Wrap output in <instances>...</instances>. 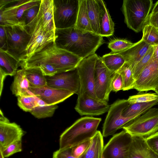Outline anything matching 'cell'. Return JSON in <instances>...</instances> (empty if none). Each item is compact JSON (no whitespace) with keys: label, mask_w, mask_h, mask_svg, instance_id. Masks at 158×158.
Wrapping results in <instances>:
<instances>
[{"label":"cell","mask_w":158,"mask_h":158,"mask_svg":"<svg viewBox=\"0 0 158 158\" xmlns=\"http://www.w3.org/2000/svg\"><path fill=\"white\" fill-rule=\"evenodd\" d=\"M54 42L58 48L83 59L95 54L104 41L94 33L82 32L71 27L56 28Z\"/></svg>","instance_id":"1"},{"label":"cell","mask_w":158,"mask_h":158,"mask_svg":"<svg viewBox=\"0 0 158 158\" xmlns=\"http://www.w3.org/2000/svg\"><path fill=\"white\" fill-rule=\"evenodd\" d=\"M83 59L74 54L57 47L53 42L41 51L21 62V68H31L38 64H50L57 73L76 69Z\"/></svg>","instance_id":"2"},{"label":"cell","mask_w":158,"mask_h":158,"mask_svg":"<svg viewBox=\"0 0 158 158\" xmlns=\"http://www.w3.org/2000/svg\"><path fill=\"white\" fill-rule=\"evenodd\" d=\"M101 120V118L89 116L77 120L60 135L59 149L71 148L92 139Z\"/></svg>","instance_id":"3"},{"label":"cell","mask_w":158,"mask_h":158,"mask_svg":"<svg viewBox=\"0 0 158 158\" xmlns=\"http://www.w3.org/2000/svg\"><path fill=\"white\" fill-rule=\"evenodd\" d=\"M152 5V0H124L122 11L127 27L136 33L142 30Z\"/></svg>","instance_id":"4"},{"label":"cell","mask_w":158,"mask_h":158,"mask_svg":"<svg viewBox=\"0 0 158 158\" xmlns=\"http://www.w3.org/2000/svg\"><path fill=\"white\" fill-rule=\"evenodd\" d=\"M25 26L31 38L26 49L25 60L42 50L55 40V32L44 29L40 11L34 19Z\"/></svg>","instance_id":"5"},{"label":"cell","mask_w":158,"mask_h":158,"mask_svg":"<svg viewBox=\"0 0 158 158\" xmlns=\"http://www.w3.org/2000/svg\"><path fill=\"white\" fill-rule=\"evenodd\" d=\"M7 50L21 62L25 59L31 35L25 26L19 24L5 27Z\"/></svg>","instance_id":"6"},{"label":"cell","mask_w":158,"mask_h":158,"mask_svg":"<svg viewBox=\"0 0 158 158\" xmlns=\"http://www.w3.org/2000/svg\"><path fill=\"white\" fill-rule=\"evenodd\" d=\"M122 128L132 136L146 138L155 133L158 131V108H152Z\"/></svg>","instance_id":"7"},{"label":"cell","mask_w":158,"mask_h":158,"mask_svg":"<svg viewBox=\"0 0 158 158\" xmlns=\"http://www.w3.org/2000/svg\"><path fill=\"white\" fill-rule=\"evenodd\" d=\"M129 104L127 100L123 99L116 100L110 105L103 124V137L113 135L118 129L141 115L123 116V112Z\"/></svg>","instance_id":"8"},{"label":"cell","mask_w":158,"mask_h":158,"mask_svg":"<svg viewBox=\"0 0 158 158\" xmlns=\"http://www.w3.org/2000/svg\"><path fill=\"white\" fill-rule=\"evenodd\" d=\"M79 0H53L56 28L74 27L78 12Z\"/></svg>","instance_id":"9"},{"label":"cell","mask_w":158,"mask_h":158,"mask_svg":"<svg viewBox=\"0 0 158 158\" xmlns=\"http://www.w3.org/2000/svg\"><path fill=\"white\" fill-rule=\"evenodd\" d=\"M98 57L95 53L83 59L77 67L80 84L78 95L85 94L98 99L95 93L94 78L95 64Z\"/></svg>","instance_id":"10"},{"label":"cell","mask_w":158,"mask_h":158,"mask_svg":"<svg viewBox=\"0 0 158 158\" xmlns=\"http://www.w3.org/2000/svg\"><path fill=\"white\" fill-rule=\"evenodd\" d=\"M133 137L123 131L110 139L103 148L104 158H127Z\"/></svg>","instance_id":"11"},{"label":"cell","mask_w":158,"mask_h":158,"mask_svg":"<svg viewBox=\"0 0 158 158\" xmlns=\"http://www.w3.org/2000/svg\"><path fill=\"white\" fill-rule=\"evenodd\" d=\"M113 73L107 69L99 57L96 62L94 78L95 93L98 100L107 102L109 101Z\"/></svg>","instance_id":"12"},{"label":"cell","mask_w":158,"mask_h":158,"mask_svg":"<svg viewBox=\"0 0 158 158\" xmlns=\"http://www.w3.org/2000/svg\"><path fill=\"white\" fill-rule=\"evenodd\" d=\"M45 77L48 86L69 91L78 95L80 84L77 68L69 71L57 73L52 77Z\"/></svg>","instance_id":"13"},{"label":"cell","mask_w":158,"mask_h":158,"mask_svg":"<svg viewBox=\"0 0 158 158\" xmlns=\"http://www.w3.org/2000/svg\"><path fill=\"white\" fill-rule=\"evenodd\" d=\"M107 102L92 98L86 94L78 95L75 109L81 115L97 116L108 112Z\"/></svg>","instance_id":"14"},{"label":"cell","mask_w":158,"mask_h":158,"mask_svg":"<svg viewBox=\"0 0 158 158\" xmlns=\"http://www.w3.org/2000/svg\"><path fill=\"white\" fill-rule=\"evenodd\" d=\"M158 88V62L152 58L135 80L133 89L139 92L155 90Z\"/></svg>","instance_id":"15"},{"label":"cell","mask_w":158,"mask_h":158,"mask_svg":"<svg viewBox=\"0 0 158 158\" xmlns=\"http://www.w3.org/2000/svg\"><path fill=\"white\" fill-rule=\"evenodd\" d=\"M30 91L49 105L62 102L74 94L70 91L54 88L47 85L40 87L30 86Z\"/></svg>","instance_id":"16"},{"label":"cell","mask_w":158,"mask_h":158,"mask_svg":"<svg viewBox=\"0 0 158 158\" xmlns=\"http://www.w3.org/2000/svg\"><path fill=\"white\" fill-rule=\"evenodd\" d=\"M24 134L20 126L15 123L0 122V150L15 141L22 140Z\"/></svg>","instance_id":"17"},{"label":"cell","mask_w":158,"mask_h":158,"mask_svg":"<svg viewBox=\"0 0 158 158\" xmlns=\"http://www.w3.org/2000/svg\"><path fill=\"white\" fill-rule=\"evenodd\" d=\"M151 46L142 39L127 49L118 53L124 58L125 62L130 67L132 71L137 63L146 54Z\"/></svg>","instance_id":"18"},{"label":"cell","mask_w":158,"mask_h":158,"mask_svg":"<svg viewBox=\"0 0 158 158\" xmlns=\"http://www.w3.org/2000/svg\"><path fill=\"white\" fill-rule=\"evenodd\" d=\"M127 158H158L147 144L145 138L132 136Z\"/></svg>","instance_id":"19"},{"label":"cell","mask_w":158,"mask_h":158,"mask_svg":"<svg viewBox=\"0 0 158 158\" xmlns=\"http://www.w3.org/2000/svg\"><path fill=\"white\" fill-rule=\"evenodd\" d=\"M99 8L100 35L108 37L113 35L114 25L103 1L97 0Z\"/></svg>","instance_id":"20"},{"label":"cell","mask_w":158,"mask_h":158,"mask_svg":"<svg viewBox=\"0 0 158 158\" xmlns=\"http://www.w3.org/2000/svg\"><path fill=\"white\" fill-rule=\"evenodd\" d=\"M30 84L25 75V69L22 68L18 70L14 76L10 87L12 94L17 97L30 94Z\"/></svg>","instance_id":"21"},{"label":"cell","mask_w":158,"mask_h":158,"mask_svg":"<svg viewBox=\"0 0 158 158\" xmlns=\"http://www.w3.org/2000/svg\"><path fill=\"white\" fill-rule=\"evenodd\" d=\"M23 0H16L11 4L0 9V26L4 27L19 24L17 18L18 9Z\"/></svg>","instance_id":"22"},{"label":"cell","mask_w":158,"mask_h":158,"mask_svg":"<svg viewBox=\"0 0 158 158\" xmlns=\"http://www.w3.org/2000/svg\"><path fill=\"white\" fill-rule=\"evenodd\" d=\"M39 11L44 29L55 32L53 0H41Z\"/></svg>","instance_id":"23"},{"label":"cell","mask_w":158,"mask_h":158,"mask_svg":"<svg viewBox=\"0 0 158 158\" xmlns=\"http://www.w3.org/2000/svg\"><path fill=\"white\" fill-rule=\"evenodd\" d=\"M21 61L7 50L0 49V70L7 76H14L21 66Z\"/></svg>","instance_id":"24"},{"label":"cell","mask_w":158,"mask_h":158,"mask_svg":"<svg viewBox=\"0 0 158 158\" xmlns=\"http://www.w3.org/2000/svg\"><path fill=\"white\" fill-rule=\"evenodd\" d=\"M74 28L82 32L94 33L88 16L87 0H79L78 12Z\"/></svg>","instance_id":"25"},{"label":"cell","mask_w":158,"mask_h":158,"mask_svg":"<svg viewBox=\"0 0 158 158\" xmlns=\"http://www.w3.org/2000/svg\"><path fill=\"white\" fill-rule=\"evenodd\" d=\"M103 136L97 131L91 139L90 144L85 152L79 158H102L103 146Z\"/></svg>","instance_id":"26"},{"label":"cell","mask_w":158,"mask_h":158,"mask_svg":"<svg viewBox=\"0 0 158 158\" xmlns=\"http://www.w3.org/2000/svg\"><path fill=\"white\" fill-rule=\"evenodd\" d=\"M88 16L94 33L100 35L99 8L97 0H87Z\"/></svg>","instance_id":"27"},{"label":"cell","mask_w":158,"mask_h":158,"mask_svg":"<svg viewBox=\"0 0 158 158\" xmlns=\"http://www.w3.org/2000/svg\"><path fill=\"white\" fill-rule=\"evenodd\" d=\"M37 104L30 113L35 117L41 119L52 116L58 106L49 105L36 96Z\"/></svg>","instance_id":"28"},{"label":"cell","mask_w":158,"mask_h":158,"mask_svg":"<svg viewBox=\"0 0 158 158\" xmlns=\"http://www.w3.org/2000/svg\"><path fill=\"white\" fill-rule=\"evenodd\" d=\"M100 58L107 69L113 73L118 71L125 62L124 58L121 55L111 52Z\"/></svg>","instance_id":"29"},{"label":"cell","mask_w":158,"mask_h":158,"mask_svg":"<svg viewBox=\"0 0 158 158\" xmlns=\"http://www.w3.org/2000/svg\"><path fill=\"white\" fill-rule=\"evenodd\" d=\"M158 104V100L145 103L129 104L123 111L124 117H129L137 114H144L153 106Z\"/></svg>","instance_id":"30"},{"label":"cell","mask_w":158,"mask_h":158,"mask_svg":"<svg viewBox=\"0 0 158 158\" xmlns=\"http://www.w3.org/2000/svg\"><path fill=\"white\" fill-rule=\"evenodd\" d=\"M24 69L26 77L29 81L31 86L40 87L47 85L45 76L39 69Z\"/></svg>","instance_id":"31"},{"label":"cell","mask_w":158,"mask_h":158,"mask_svg":"<svg viewBox=\"0 0 158 158\" xmlns=\"http://www.w3.org/2000/svg\"><path fill=\"white\" fill-rule=\"evenodd\" d=\"M121 76L123 83V91L133 89L135 80L132 70L129 65L126 62L116 72Z\"/></svg>","instance_id":"32"},{"label":"cell","mask_w":158,"mask_h":158,"mask_svg":"<svg viewBox=\"0 0 158 158\" xmlns=\"http://www.w3.org/2000/svg\"><path fill=\"white\" fill-rule=\"evenodd\" d=\"M142 39L151 46L158 44V30L149 23L146 24L143 30Z\"/></svg>","instance_id":"33"},{"label":"cell","mask_w":158,"mask_h":158,"mask_svg":"<svg viewBox=\"0 0 158 158\" xmlns=\"http://www.w3.org/2000/svg\"><path fill=\"white\" fill-rule=\"evenodd\" d=\"M17 97L18 105L24 111L30 113L36 105V96L31 92L30 94Z\"/></svg>","instance_id":"34"},{"label":"cell","mask_w":158,"mask_h":158,"mask_svg":"<svg viewBox=\"0 0 158 158\" xmlns=\"http://www.w3.org/2000/svg\"><path fill=\"white\" fill-rule=\"evenodd\" d=\"M153 52V46H151L146 54L137 63L132 69L133 75L135 80L151 61L152 57Z\"/></svg>","instance_id":"35"},{"label":"cell","mask_w":158,"mask_h":158,"mask_svg":"<svg viewBox=\"0 0 158 158\" xmlns=\"http://www.w3.org/2000/svg\"><path fill=\"white\" fill-rule=\"evenodd\" d=\"M158 100L156 93H140L130 96L127 99L130 104L145 103Z\"/></svg>","instance_id":"36"},{"label":"cell","mask_w":158,"mask_h":158,"mask_svg":"<svg viewBox=\"0 0 158 158\" xmlns=\"http://www.w3.org/2000/svg\"><path fill=\"white\" fill-rule=\"evenodd\" d=\"M133 44L126 39L117 38L111 40L108 46L112 52L118 53L127 49Z\"/></svg>","instance_id":"37"},{"label":"cell","mask_w":158,"mask_h":158,"mask_svg":"<svg viewBox=\"0 0 158 158\" xmlns=\"http://www.w3.org/2000/svg\"><path fill=\"white\" fill-rule=\"evenodd\" d=\"M40 3L41 2L25 10L23 15L19 24L25 26L31 22L39 13Z\"/></svg>","instance_id":"38"},{"label":"cell","mask_w":158,"mask_h":158,"mask_svg":"<svg viewBox=\"0 0 158 158\" xmlns=\"http://www.w3.org/2000/svg\"><path fill=\"white\" fill-rule=\"evenodd\" d=\"M22 151V140H19L12 143L2 150H0V152L4 158H7Z\"/></svg>","instance_id":"39"},{"label":"cell","mask_w":158,"mask_h":158,"mask_svg":"<svg viewBox=\"0 0 158 158\" xmlns=\"http://www.w3.org/2000/svg\"><path fill=\"white\" fill-rule=\"evenodd\" d=\"M41 0H23V3L19 7L17 12V18L19 22L24 12L40 3Z\"/></svg>","instance_id":"40"},{"label":"cell","mask_w":158,"mask_h":158,"mask_svg":"<svg viewBox=\"0 0 158 158\" xmlns=\"http://www.w3.org/2000/svg\"><path fill=\"white\" fill-rule=\"evenodd\" d=\"M91 139L72 148L73 155L76 158H79L81 156L89 147L91 142Z\"/></svg>","instance_id":"41"},{"label":"cell","mask_w":158,"mask_h":158,"mask_svg":"<svg viewBox=\"0 0 158 158\" xmlns=\"http://www.w3.org/2000/svg\"><path fill=\"white\" fill-rule=\"evenodd\" d=\"M110 87L111 91L116 92L123 89V83L121 75L115 72L111 77Z\"/></svg>","instance_id":"42"},{"label":"cell","mask_w":158,"mask_h":158,"mask_svg":"<svg viewBox=\"0 0 158 158\" xmlns=\"http://www.w3.org/2000/svg\"><path fill=\"white\" fill-rule=\"evenodd\" d=\"M37 68L41 71L45 76L52 77L57 73L55 68L52 65L47 63H40L31 68Z\"/></svg>","instance_id":"43"},{"label":"cell","mask_w":158,"mask_h":158,"mask_svg":"<svg viewBox=\"0 0 158 158\" xmlns=\"http://www.w3.org/2000/svg\"><path fill=\"white\" fill-rule=\"evenodd\" d=\"M145 139L148 146L158 156V131Z\"/></svg>","instance_id":"44"},{"label":"cell","mask_w":158,"mask_h":158,"mask_svg":"<svg viewBox=\"0 0 158 158\" xmlns=\"http://www.w3.org/2000/svg\"><path fill=\"white\" fill-rule=\"evenodd\" d=\"M52 157L53 158H76L72 154L71 148L59 149L53 152Z\"/></svg>","instance_id":"45"},{"label":"cell","mask_w":158,"mask_h":158,"mask_svg":"<svg viewBox=\"0 0 158 158\" xmlns=\"http://www.w3.org/2000/svg\"><path fill=\"white\" fill-rule=\"evenodd\" d=\"M0 49L7 50L6 36L5 27L0 26Z\"/></svg>","instance_id":"46"},{"label":"cell","mask_w":158,"mask_h":158,"mask_svg":"<svg viewBox=\"0 0 158 158\" xmlns=\"http://www.w3.org/2000/svg\"><path fill=\"white\" fill-rule=\"evenodd\" d=\"M148 20V23L158 29V12L154 13H151L149 15Z\"/></svg>","instance_id":"47"},{"label":"cell","mask_w":158,"mask_h":158,"mask_svg":"<svg viewBox=\"0 0 158 158\" xmlns=\"http://www.w3.org/2000/svg\"><path fill=\"white\" fill-rule=\"evenodd\" d=\"M7 75L3 71L0 70V96L1 95L3 89L4 81L6 76Z\"/></svg>","instance_id":"48"},{"label":"cell","mask_w":158,"mask_h":158,"mask_svg":"<svg viewBox=\"0 0 158 158\" xmlns=\"http://www.w3.org/2000/svg\"><path fill=\"white\" fill-rule=\"evenodd\" d=\"M16 1V0H0V9Z\"/></svg>","instance_id":"49"},{"label":"cell","mask_w":158,"mask_h":158,"mask_svg":"<svg viewBox=\"0 0 158 158\" xmlns=\"http://www.w3.org/2000/svg\"><path fill=\"white\" fill-rule=\"evenodd\" d=\"M153 52L152 58L158 62V44L153 46Z\"/></svg>","instance_id":"50"},{"label":"cell","mask_w":158,"mask_h":158,"mask_svg":"<svg viewBox=\"0 0 158 158\" xmlns=\"http://www.w3.org/2000/svg\"><path fill=\"white\" fill-rule=\"evenodd\" d=\"M10 121L6 117H5L4 114L2 111L1 110H0V122H8Z\"/></svg>","instance_id":"51"},{"label":"cell","mask_w":158,"mask_h":158,"mask_svg":"<svg viewBox=\"0 0 158 158\" xmlns=\"http://www.w3.org/2000/svg\"><path fill=\"white\" fill-rule=\"evenodd\" d=\"M158 12V1L155 4L151 13H154Z\"/></svg>","instance_id":"52"},{"label":"cell","mask_w":158,"mask_h":158,"mask_svg":"<svg viewBox=\"0 0 158 158\" xmlns=\"http://www.w3.org/2000/svg\"><path fill=\"white\" fill-rule=\"evenodd\" d=\"M155 93L158 95V88H157L154 91Z\"/></svg>","instance_id":"53"},{"label":"cell","mask_w":158,"mask_h":158,"mask_svg":"<svg viewBox=\"0 0 158 158\" xmlns=\"http://www.w3.org/2000/svg\"><path fill=\"white\" fill-rule=\"evenodd\" d=\"M0 158H5L3 156H2V154L0 152Z\"/></svg>","instance_id":"54"},{"label":"cell","mask_w":158,"mask_h":158,"mask_svg":"<svg viewBox=\"0 0 158 158\" xmlns=\"http://www.w3.org/2000/svg\"><path fill=\"white\" fill-rule=\"evenodd\" d=\"M102 158H104L103 156V155H102Z\"/></svg>","instance_id":"55"},{"label":"cell","mask_w":158,"mask_h":158,"mask_svg":"<svg viewBox=\"0 0 158 158\" xmlns=\"http://www.w3.org/2000/svg\"></svg>","instance_id":"56"}]
</instances>
